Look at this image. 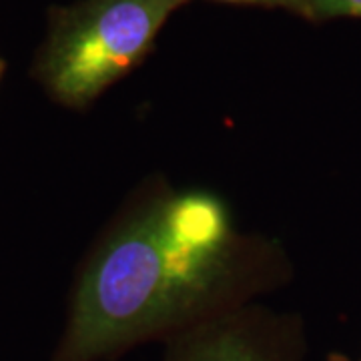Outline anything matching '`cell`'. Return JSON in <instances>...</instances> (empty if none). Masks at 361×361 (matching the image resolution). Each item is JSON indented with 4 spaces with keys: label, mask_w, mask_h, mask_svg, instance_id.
I'll return each mask as SVG.
<instances>
[{
    "label": "cell",
    "mask_w": 361,
    "mask_h": 361,
    "mask_svg": "<svg viewBox=\"0 0 361 361\" xmlns=\"http://www.w3.org/2000/svg\"><path fill=\"white\" fill-rule=\"evenodd\" d=\"M189 0H82L52 26L42 77L66 104L99 97L149 52L169 16Z\"/></svg>",
    "instance_id": "cell-2"
},
{
    "label": "cell",
    "mask_w": 361,
    "mask_h": 361,
    "mask_svg": "<svg viewBox=\"0 0 361 361\" xmlns=\"http://www.w3.org/2000/svg\"><path fill=\"white\" fill-rule=\"evenodd\" d=\"M171 361H277V355L255 325L223 319L199 329Z\"/></svg>",
    "instance_id": "cell-3"
},
{
    "label": "cell",
    "mask_w": 361,
    "mask_h": 361,
    "mask_svg": "<svg viewBox=\"0 0 361 361\" xmlns=\"http://www.w3.org/2000/svg\"><path fill=\"white\" fill-rule=\"evenodd\" d=\"M237 263L239 243L215 197L159 199L92 257L54 361H94L193 317L231 287Z\"/></svg>",
    "instance_id": "cell-1"
},
{
    "label": "cell",
    "mask_w": 361,
    "mask_h": 361,
    "mask_svg": "<svg viewBox=\"0 0 361 361\" xmlns=\"http://www.w3.org/2000/svg\"><path fill=\"white\" fill-rule=\"evenodd\" d=\"M301 16L311 20L361 18V0H310Z\"/></svg>",
    "instance_id": "cell-4"
},
{
    "label": "cell",
    "mask_w": 361,
    "mask_h": 361,
    "mask_svg": "<svg viewBox=\"0 0 361 361\" xmlns=\"http://www.w3.org/2000/svg\"><path fill=\"white\" fill-rule=\"evenodd\" d=\"M337 361H339V360H337Z\"/></svg>",
    "instance_id": "cell-7"
},
{
    "label": "cell",
    "mask_w": 361,
    "mask_h": 361,
    "mask_svg": "<svg viewBox=\"0 0 361 361\" xmlns=\"http://www.w3.org/2000/svg\"><path fill=\"white\" fill-rule=\"evenodd\" d=\"M0 73H2V63H0Z\"/></svg>",
    "instance_id": "cell-6"
},
{
    "label": "cell",
    "mask_w": 361,
    "mask_h": 361,
    "mask_svg": "<svg viewBox=\"0 0 361 361\" xmlns=\"http://www.w3.org/2000/svg\"><path fill=\"white\" fill-rule=\"evenodd\" d=\"M219 2H233V4H257V6H279L297 14H303L310 0H219Z\"/></svg>",
    "instance_id": "cell-5"
}]
</instances>
